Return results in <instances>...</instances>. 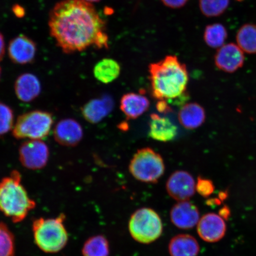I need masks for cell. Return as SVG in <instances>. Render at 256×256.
Segmentation results:
<instances>
[{"mask_svg":"<svg viewBox=\"0 0 256 256\" xmlns=\"http://www.w3.org/2000/svg\"><path fill=\"white\" fill-rule=\"evenodd\" d=\"M36 44L34 40L24 34L18 35L10 42L8 54L14 64H30L34 62L36 54Z\"/></svg>","mask_w":256,"mask_h":256,"instance_id":"cell-13","label":"cell"},{"mask_svg":"<svg viewBox=\"0 0 256 256\" xmlns=\"http://www.w3.org/2000/svg\"><path fill=\"white\" fill-rule=\"evenodd\" d=\"M196 190L200 196L208 198L212 194L215 190V186L212 181L206 178L198 177L196 183Z\"/></svg>","mask_w":256,"mask_h":256,"instance_id":"cell-28","label":"cell"},{"mask_svg":"<svg viewBox=\"0 0 256 256\" xmlns=\"http://www.w3.org/2000/svg\"><path fill=\"white\" fill-rule=\"evenodd\" d=\"M206 119V111L196 103L185 104L178 114L179 122L187 130L196 129L204 122Z\"/></svg>","mask_w":256,"mask_h":256,"instance_id":"cell-19","label":"cell"},{"mask_svg":"<svg viewBox=\"0 0 256 256\" xmlns=\"http://www.w3.org/2000/svg\"><path fill=\"white\" fill-rule=\"evenodd\" d=\"M230 0H200V10L208 18L218 17L228 8Z\"/></svg>","mask_w":256,"mask_h":256,"instance_id":"cell-25","label":"cell"},{"mask_svg":"<svg viewBox=\"0 0 256 256\" xmlns=\"http://www.w3.org/2000/svg\"><path fill=\"white\" fill-rule=\"evenodd\" d=\"M219 215L223 218H228L230 215V211L228 207L225 206L220 210Z\"/></svg>","mask_w":256,"mask_h":256,"instance_id":"cell-33","label":"cell"},{"mask_svg":"<svg viewBox=\"0 0 256 256\" xmlns=\"http://www.w3.org/2000/svg\"><path fill=\"white\" fill-rule=\"evenodd\" d=\"M6 51L5 42L4 37L2 34L0 33V62H2L3 58H4Z\"/></svg>","mask_w":256,"mask_h":256,"instance_id":"cell-32","label":"cell"},{"mask_svg":"<svg viewBox=\"0 0 256 256\" xmlns=\"http://www.w3.org/2000/svg\"><path fill=\"white\" fill-rule=\"evenodd\" d=\"M18 153L22 166L32 170L46 167L50 158L49 147L42 140H30L24 142Z\"/></svg>","mask_w":256,"mask_h":256,"instance_id":"cell-8","label":"cell"},{"mask_svg":"<svg viewBox=\"0 0 256 256\" xmlns=\"http://www.w3.org/2000/svg\"><path fill=\"white\" fill-rule=\"evenodd\" d=\"M152 94L158 100H174L186 94L188 74L185 64L175 56H166L148 66Z\"/></svg>","mask_w":256,"mask_h":256,"instance_id":"cell-2","label":"cell"},{"mask_svg":"<svg viewBox=\"0 0 256 256\" xmlns=\"http://www.w3.org/2000/svg\"><path fill=\"white\" fill-rule=\"evenodd\" d=\"M150 103L142 94L129 92L121 98L120 108L128 120H136L148 110Z\"/></svg>","mask_w":256,"mask_h":256,"instance_id":"cell-18","label":"cell"},{"mask_svg":"<svg viewBox=\"0 0 256 256\" xmlns=\"http://www.w3.org/2000/svg\"><path fill=\"white\" fill-rule=\"evenodd\" d=\"M105 27L94 6L84 0H62L50 14V34L66 54L95 46L98 38L106 33Z\"/></svg>","mask_w":256,"mask_h":256,"instance_id":"cell-1","label":"cell"},{"mask_svg":"<svg viewBox=\"0 0 256 256\" xmlns=\"http://www.w3.org/2000/svg\"><path fill=\"white\" fill-rule=\"evenodd\" d=\"M166 190L170 196L178 202L188 200L196 191V182L190 172L176 171L168 178Z\"/></svg>","mask_w":256,"mask_h":256,"instance_id":"cell-9","label":"cell"},{"mask_svg":"<svg viewBox=\"0 0 256 256\" xmlns=\"http://www.w3.org/2000/svg\"><path fill=\"white\" fill-rule=\"evenodd\" d=\"M14 91L19 100L24 102H30L35 100L40 94V81L33 74L24 73L16 79Z\"/></svg>","mask_w":256,"mask_h":256,"instance_id":"cell-16","label":"cell"},{"mask_svg":"<svg viewBox=\"0 0 256 256\" xmlns=\"http://www.w3.org/2000/svg\"><path fill=\"white\" fill-rule=\"evenodd\" d=\"M120 64L111 58H104L96 64L94 69V78L104 84L116 80L120 74Z\"/></svg>","mask_w":256,"mask_h":256,"instance_id":"cell-21","label":"cell"},{"mask_svg":"<svg viewBox=\"0 0 256 256\" xmlns=\"http://www.w3.org/2000/svg\"><path fill=\"white\" fill-rule=\"evenodd\" d=\"M64 214L50 218H40L32 223L35 244L46 254H56L66 247L68 241V232L64 222Z\"/></svg>","mask_w":256,"mask_h":256,"instance_id":"cell-4","label":"cell"},{"mask_svg":"<svg viewBox=\"0 0 256 256\" xmlns=\"http://www.w3.org/2000/svg\"><path fill=\"white\" fill-rule=\"evenodd\" d=\"M200 251L199 243L190 234L176 236L168 244V252L171 256H197Z\"/></svg>","mask_w":256,"mask_h":256,"instance_id":"cell-20","label":"cell"},{"mask_svg":"<svg viewBox=\"0 0 256 256\" xmlns=\"http://www.w3.org/2000/svg\"><path fill=\"white\" fill-rule=\"evenodd\" d=\"M12 11L16 17L18 18H23L25 16V10L20 5L15 4L12 6Z\"/></svg>","mask_w":256,"mask_h":256,"instance_id":"cell-31","label":"cell"},{"mask_svg":"<svg viewBox=\"0 0 256 256\" xmlns=\"http://www.w3.org/2000/svg\"><path fill=\"white\" fill-rule=\"evenodd\" d=\"M226 226L223 218L214 213H208L200 218L197 224V232L204 241L216 242L225 236Z\"/></svg>","mask_w":256,"mask_h":256,"instance_id":"cell-11","label":"cell"},{"mask_svg":"<svg viewBox=\"0 0 256 256\" xmlns=\"http://www.w3.org/2000/svg\"><path fill=\"white\" fill-rule=\"evenodd\" d=\"M227 35L228 33L224 25L214 24L207 26L204 31V39L208 46L219 49L225 43Z\"/></svg>","mask_w":256,"mask_h":256,"instance_id":"cell-24","label":"cell"},{"mask_svg":"<svg viewBox=\"0 0 256 256\" xmlns=\"http://www.w3.org/2000/svg\"><path fill=\"white\" fill-rule=\"evenodd\" d=\"M15 238L6 224L0 222V256H15Z\"/></svg>","mask_w":256,"mask_h":256,"instance_id":"cell-26","label":"cell"},{"mask_svg":"<svg viewBox=\"0 0 256 256\" xmlns=\"http://www.w3.org/2000/svg\"><path fill=\"white\" fill-rule=\"evenodd\" d=\"M110 254L108 240L102 235L91 236L86 240L82 248L83 256H108Z\"/></svg>","mask_w":256,"mask_h":256,"instance_id":"cell-23","label":"cell"},{"mask_svg":"<svg viewBox=\"0 0 256 256\" xmlns=\"http://www.w3.org/2000/svg\"><path fill=\"white\" fill-rule=\"evenodd\" d=\"M149 124V136L160 142H168L174 140L178 134V127L167 118L153 114Z\"/></svg>","mask_w":256,"mask_h":256,"instance_id":"cell-17","label":"cell"},{"mask_svg":"<svg viewBox=\"0 0 256 256\" xmlns=\"http://www.w3.org/2000/svg\"><path fill=\"white\" fill-rule=\"evenodd\" d=\"M236 44L243 52L256 54V25L246 24L240 28L236 34Z\"/></svg>","mask_w":256,"mask_h":256,"instance_id":"cell-22","label":"cell"},{"mask_svg":"<svg viewBox=\"0 0 256 256\" xmlns=\"http://www.w3.org/2000/svg\"><path fill=\"white\" fill-rule=\"evenodd\" d=\"M54 138L60 145L76 146L81 142L83 130L81 124L73 119H64L56 124L54 130Z\"/></svg>","mask_w":256,"mask_h":256,"instance_id":"cell-14","label":"cell"},{"mask_svg":"<svg viewBox=\"0 0 256 256\" xmlns=\"http://www.w3.org/2000/svg\"><path fill=\"white\" fill-rule=\"evenodd\" d=\"M53 124V116L50 112H28L18 117L12 136L18 140H42L49 135Z\"/></svg>","mask_w":256,"mask_h":256,"instance_id":"cell-6","label":"cell"},{"mask_svg":"<svg viewBox=\"0 0 256 256\" xmlns=\"http://www.w3.org/2000/svg\"><path fill=\"white\" fill-rule=\"evenodd\" d=\"M162 230L161 218L151 208H140L130 218V234L136 241L142 244H148L156 241L162 236Z\"/></svg>","mask_w":256,"mask_h":256,"instance_id":"cell-5","label":"cell"},{"mask_svg":"<svg viewBox=\"0 0 256 256\" xmlns=\"http://www.w3.org/2000/svg\"><path fill=\"white\" fill-rule=\"evenodd\" d=\"M156 108V110L161 114H168L172 112L171 107L170 106L166 100H158Z\"/></svg>","mask_w":256,"mask_h":256,"instance_id":"cell-30","label":"cell"},{"mask_svg":"<svg viewBox=\"0 0 256 256\" xmlns=\"http://www.w3.org/2000/svg\"><path fill=\"white\" fill-rule=\"evenodd\" d=\"M2 70L1 66H0V80H1V78H2Z\"/></svg>","mask_w":256,"mask_h":256,"instance_id":"cell-35","label":"cell"},{"mask_svg":"<svg viewBox=\"0 0 256 256\" xmlns=\"http://www.w3.org/2000/svg\"><path fill=\"white\" fill-rule=\"evenodd\" d=\"M84 1L92 3V2H100L101 0H84Z\"/></svg>","mask_w":256,"mask_h":256,"instance_id":"cell-34","label":"cell"},{"mask_svg":"<svg viewBox=\"0 0 256 256\" xmlns=\"http://www.w3.org/2000/svg\"><path fill=\"white\" fill-rule=\"evenodd\" d=\"M114 105V99L111 96L104 95L86 103L82 108V114L88 122L98 124L111 113Z\"/></svg>","mask_w":256,"mask_h":256,"instance_id":"cell-15","label":"cell"},{"mask_svg":"<svg viewBox=\"0 0 256 256\" xmlns=\"http://www.w3.org/2000/svg\"><path fill=\"white\" fill-rule=\"evenodd\" d=\"M14 113L8 105L0 102V136L5 135L12 129Z\"/></svg>","mask_w":256,"mask_h":256,"instance_id":"cell-27","label":"cell"},{"mask_svg":"<svg viewBox=\"0 0 256 256\" xmlns=\"http://www.w3.org/2000/svg\"><path fill=\"white\" fill-rule=\"evenodd\" d=\"M129 170L136 180L144 183H156L164 174L165 165L162 156L150 148L138 150L131 160Z\"/></svg>","mask_w":256,"mask_h":256,"instance_id":"cell-7","label":"cell"},{"mask_svg":"<svg viewBox=\"0 0 256 256\" xmlns=\"http://www.w3.org/2000/svg\"><path fill=\"white\" fill-rule=\"evenodd\" d=\"M214 60L217 68L222 71L234 72L242 68L244 64V52L236 44H224L218 50Z\"/></svg>","mask_w":256,"mask_h":256,"instance_id":"cell-10","label":"cell"},{"mask_svg":"<svg viewBox=\"0 0 256 256\" xmlns=\"http://www.w3.org/2000/svg\"><path fill=\"white\" fill-rule=\"evenodd\" d=\"M36 206L22 184L18 171H12L0 182V212L12 222H23Z\"/></svg>","mask_w":256,"mask_h":256,"instance_id":"cell-3","label":"cell"},{"mask_svg":"<svg viewBox=\"0 0 256 256\" xmlns=\"http://www.w3.org/2000/svg\"><path fill=\"white\" fill-rule=\"evenodd\" d=\"M162 4L172 9L180 8L187 4L188 0H161Z\"/></svg>","mask_w":256,"mask_h":256,"instance_id":"cell-29","label":"cell"},{"mask_svg":"<svg viewBox=\"0 0 256 256\" xmlns=\"http://www.w3.org/2000/svg\"><path fill=\"white\" fill-rule=\"evenodd\" d=\"M170 220L177 228L190 230L197 226L199 222L200 211L190 201L178 202L171 209Z\"/></svg>","mask_w":256,"mask_h":256,"instance_id":"cell-12","label":"cell"}]
</instances>
